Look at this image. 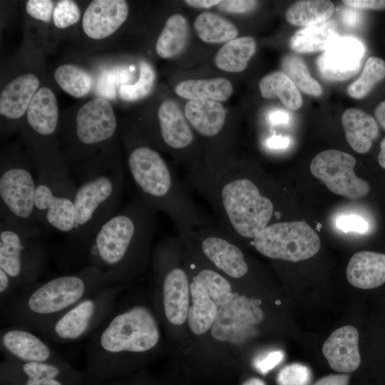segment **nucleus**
Returning a JSON list of instances; mask_svg holds the SVG:
<instances>
[{
	"label": "nucleus",
	"instance_id": "f257e3e1",
	"mask_svg": "<svg viewBox=\"0 0 385 385\" xmlns=\"http://www.w3.org/2000/svg\"><path fill=\"white\" fill-rule=\"evenodd\" d=\"M157 212L138 194L121 205L86 249L87 266L99 270L113 285L140 274L148 261Z\"/></svg>",
	"mask_w": 385,
	"mask_h": 385
},
{
	"label": "nucleus",
	"instance_id": "f03ea898",
	"mask_svg": "<svg viewBox=\"0 0 385 385\" xmlns=\"http://www.w3.org/2000/svg\"><path fill=\"white\" fill-rule=\"evenodd\" d=\"M83 371L88 381H111L120 377L138 356L152 352L160 333L153 311L144 304L115 308L88 339Z\"/></svg>",
	"mask_w": 385,
	"mask_h": 385
},
{
	"label": "nucleus",
	"instance_id": "7ed1b4c3",
	"mask_svg": "<svg viewBox=\"0 0 385 385\" xmlns=\"http://www.w3.org/2000/svg\"><path fill=\"white\" fill-rule=\"evenodd\" d=\"M113 285L98 269L86 266L69 274L37 281L0 302L1 321L41 334L57 318L101 289Z\"/></svg>",
	"mask_w": 385,
	"mask_h": 385
},
{
	"label": "nucleus",
	"instance_id": "20e7f679",
	"mask_svg": "<svg viewBox=\"0 0 385 385\" xmlns=\"http://www.w3.org/2000/svg\"><path fill=\"white\" fill-rule=\"evenodd\" d=\"M233 163L213 178L202 195L232 238L251 242L275 219L282 217L272 198L257 181Z\"/></svg>",
	"mask_w": 385,
	"mask_h": 385
},
{
	"label": "nucleus",
	"instance_id": "39448f33",
	"mask_svg": "<svg viewBox=\"0 0 385 385\" xmlns=\"http://www.w3.org/2000/svg\"><path fill=\"white\" fill-rule=\"evenodd\" d=\"M127 166L137 194L167 215L180 235L210 224L160 153L146 143H131Z\"/></svg>",
	"mask_w": 385,
	"mask_h": 385
},
{
	"label": "nucleus",
	"instance_id": "423d86ee",
	"mask_svg": "<svg viewBox=\"0 0 385 385\" xmlns=\"http://www.w3.org/2000/svg\"><path fill=\"white\" fill-rule=\"evenodd\" d=\"M26 140L36 169V220L70 237L75 228L77 186L68 163L55 138Z\"/></svg>",
	"mask_w": 385,
	"mask_h": 385
},
{
	"label": "nucleus",
	"instance_id": "0eeeda50",
	"mask_svg": "<svg viewBox=\"0 0 385 385\" xmlns=\"http://www.w3.org/2000/svg\"><path fill=\"white\" fill-rule=\"evenodd\" d=\"M125 174L121 164L81 180L75 196V228L71 242L84 253L99 228L121 207Z\"/></svg>",
	"mask_w": 385,
	"mask_h": 385
},
{
	"label": "nucleus",
	"instance_id": "6e6552de",
	"mask_svg": "<svg viewBox=\"0 0 385 385\" xmlns=\"http://www.w3.org/2000/svg\"><path fill=\"white\" fill-rule=\"evenodd\" d=\"M0 301L37 282L47 262L40 241L41 230L32 231L0 218Z\"/></svg>",
	"mask_w": 385,
	"mask_h": 385
},
{
	"label": "nucleus",
	"instance_id": "1a4fd4ad",
	"mask_svg": "<svg viewBox=\"0 0 385 385\" xmlns=\"http://www.w3.org/2000/svg\"><path fill=\"white\" fill-rule=\"evenodd\" d=\"M36 177L29 160L16 150L1 153L0 218L28 230H41L35 217Z\"/></svg>",
	"mask_w": 385,
	"mask_h": 385
},
{
	"label": "nucleus",
	"instance_id": "9d476101",
	"mask_svg": "<svg viewBox=\"0 0 385 385\" xmlns=\"http://www.w3.org/2000/svg\"><path fill=\"white\" fill-rule=\"evenodd\" d=\"M119 292V285H111L81 300L41 335L58 343L89 339L113 314Z\"/></svg>",
	"mask_w": 385,
	"mask_h": 385
},
{
	"label": "nucleus",
	"instance_id": "9b49d317",
	"mask_svg": "<svg viewBox=\"0 0 385 385\" xmlns=\"http://www.w3.org/2000/svg\"><path fill=\"white\" fill-rule=\"evenodd\" d=\"M261 255L274 260L298 262L316 255L317 233L304 221L277 222L267 226L251 242Z\"/></svg>",
	"mask_w": 385,
	"mask_h": 385
},
{
	"label": "nucleus",
	"instance_id": "f8f14e48",
	"mask_svg": "<svg viewBox=\"0 0 385 385\" xmlns=\"http://www.w3.org/2000/svg\"><path fill=\"white\" fill-rule=\"evenodd\" d=\"M1 385H83V371L66 359L48 362H21L4 359L0 364Z\"/></svg>",
	"mask_w": 385,
	"mask_h": 385
},
{
	"label": "nucleus",
	"instance_id": "ddd939ff",
	"mask_svg": "<svg viewBox=\"0 0 385 385\" xmlns=\"http://www.w3.org/2000/svg\"><path fill=\"white\" fill-rule=\"evenodd\" d=\"M355 158L350 154L330 149L317 154L310 164V172L321 180L333 193L351 199L366 196L369 183L354 171Z\"/></svg>",
	"mask_w": 385,
	"mask_h": 385
},
{
	"label": "nucleus",
	"instance_id": "4468645a",
	"mask_svg": "<svg viewBox=\"0 0 385 385\" xmlns=\"http://www.w3.org/2000/svg\"><path fill=\"white\" fill-rule=\"evenodd\" d=\"M263 319L255 300L235 292L231 301L219 307L211 335L220 342L240 344L256 335V327Z\"/></svg>",
	"mask_w": 385,
	"mask_h": 385
},
{
	"label": "nucleus",
	"instance_id": "2eb2a0df",
	"mask_svg": "<svg viewBox=\"0 0 385 385\" xmlns=\"http://www.w3.org/2000/svg\"><path fill=\"white\" fill-rule=\"evenodd\" d=\"M0 350L4 359L21 362H48L65 359L34 332L16 325L1 329Z\"/></svg>",
	"mask_w": 385,
	"mask_h": 385
},
{
	"label": "nucleus",
	"instance_id": "dca6fc26",
	"mask_svg": "<svg viewBox=\"0 0 385 385\" xmlns=\"http://www.w3.org/2000/svg\"><path fill=\"white\" fill-rule=\"evenodd\" d=\"M364 53V45L358 39L339 36L319 56L317 68L329 81H345L358 72Z\"/></svg>",
	"mask_w": 385,
	"mask_h": 385
},
{
	"label": "nucleus",
	"instance_id": "f3484780",
	"mask_svg": "<svg viewBox=\"0 0 385 385\" xmlns=\"http://www.w3.org/2000/svg\"><path fill=\"white\" fill-rule=\"evenodd\" d=\"M129 6L124 0H93L86 7L82 29L93 40L106 38L114 34L125 21Z\"/></svg>",
	"mask_w": 385,
	"mask_h": 385
},
{
	"label": "nucleus",
	"instance_id": "a211bd4d",
	"mask_svg": "<svg viewBox=\"0 0 385 385\" xmlns=\"http://www.w3.org/2000/svg\"><path fill=\"white\" fill-rule=\"evenodd\" d=\"M158 135L169 150L185 151L193 145L195 135L179 105L171 99L161 103L158 111Z\"/></svg>",
	"mask_w": 385,
	"mask_h": 385
},
{
	"label": "nucleus",
	"instance_id": "6ab92c4d",
	"mask_svg": "<svg viewBox=\"0 0 385 385\" xmlns=\"http://www.w3.org/2000/svg\"><path fill=\"white\" fill-rule=\"evenodd\" d=\"M322 352L333 370L341 374L355 371L361 364L357 329L351 325L337 329L323 344Z\"/></svg>",
	"mask_w": 385,
	"mask_h": 385
},
{
	"label": "nucleus",
	"instance_id": "aec40b11",
	"mask_svg": "<svg viewBox=\"0 0 385 385\" xmlns=\"http://www.w3.org/2000/svg\"><path fill=\"white\" fill-rule=\"evenodd\" d=\"M26 135L38 138H55L59 121L58 104L54 92L48 87L39 88L28 108Z\"/></svg>",
	"mask_w": 385,
	"mask_h": 385
},
{
	"label": "nucleus",
	"instance_id": "412c9836",
	"mask_svg": "<svg viewBox=\"0 0 385 385\" xmlns=\"http://www.w3.org/2000/svg\"><path fill=\"white\" fill-rule=\"evenodd\" d=\"M39 86L38 77L30 72L21 73L10 81L1 91V116L9 121L22 118Z\"/></svg>",
	"mask_w": 385,
	"mask_h": 385
},
{
	"label": "nucleus",
	"instance_id": "4be33fe9",
	"mask_svg": "<svg viewBox=\"0 0 385 385\" xmlns=\"http://www.w3.org/2000/svg\"><path fill=\"white\" fill-rule=\"evenodd\" d=\"M184 114L192 129L208 140L220 135L226 122L225 109L215 101L188 100Z\"/></svg>",
	"mask_w": 385,
	"mask_h": 385
},
{
	"label": "nucleus",
	"instance_id": "5701e85b",
	"mask_svg": "<svg viewBox=\"0 0 385 385\" xmlns=\"http://www.w3.org/2000/svg\"><path fill=\"white\" fill-rule=\"evenodd\" d=\"M346 278L354 287L369 289L385 283V254L360 251L351 256L346 267Z\"/></svg>",
	"mask_w": 385,
	"mask_h": 385
},
{
	"label": "nucleus",
	"instance_id": "b1692460",
	"mask_svg": "<svg viewBox=\"0 0 385 385\" xmlns=\"http://www.w3.org/2000/svg\"><path fill=\"white\" fill-rule=\"evenodd\" d=\"M345 137L351 148L359 153H367L379 133L376 120L365 111L349 108L342 116Z\"/></svg>",
	"mask_w": 385,
	"mask_h": 385
},
{
	"label": "nucleus",
	"instance_id": "393cba45",
	"mask_svg": "<svg viewBox=\"0 0 385 385\" xmlns=\"http://www.w3.org/2000/svg\"><path fill=\"white\" fill-rule=\"evenodd\" d=\"M175 93L188 100H211L225 101L232 94L233 87L225 78L188 79L178 83Z\"/></svg>",
	"mask_w": 385,
	"mask_h": 385
},
{
	"label": "nucleus",
	"instance_id": "a878e982",
	"mask_svg": "<svg viewBox=\"0 0 385 385\" xmlns=\"http://www.w3.org/2000/svg\"><path fill=\"white\" fill-rule=\"evenodd\" d=\"M339 37L334 21H324L296 31L290 38L289 46L296 53L326 50Z\"/></svg>",
	"mask_w": 385,
	"mask_h": 385
},
{
	"label": "nucleus",
	"instance_id": "bb28decb",
	"mask_svg": "<svg viewBox=\"0 0 385 385\" xmlns=\"http://www.w3.org/2000/svg\"><path fill=\"white\" fill-rule=\"evenodd\" d=\"M190 296L192 303L188 314V326L192 332L200 335L211 329L219 307L193 279L190 282Z\"/></svg>",
	"mask_w": 385,
	"mask_h": 385
},
{
	"label": "nucleus",
	"instance_id": "cd10ccee",
	"mask_svg": "<svg viewBox=\"0 0 385 385\" xmlns=\"http://www.w3.org/2000/svg\"><path fill=\"white\" fill-rule=\"evenodd\" d=\"M256 42L251 36L237 37L225 43L215 56L216 66L225 71H243L256 51Z\"/></svg>",
	"mask_w": 385,
	"mask_h": 385
},
{
	"label": "nucleus",
	"instance_id": "c85d7f7f",
	"mask_svg": "<svg viewBox=\"0 0 385 385\" xmlns=\"http://www.w3.org/2000/svg\"><path fill=\"white\" fill-rule=\"evenodd\" d=\"M189 35L187 19L180 14L171 15L166 21L156 43L155 51L163 58H172L185 48Z\"/></svg>",
	"mask_w": 385,
	"mask_h": 385
},
{
	"label": "nucleus",
	"instance_id": "c756f323",
	"mask_svg": "<svg viewBox=\"0 0 385 385\" xmlns=\"http://www.w3.org/2000/svg\"><path fill=\"white\" fill-rule=\"evenodd\" d=\"M261 95L267 99L278 98L289 110L295 111L302 106V98L292 80L282 71H272L259 83Z\"/></svg>",
	"mask_w": 385,
	"mask_h": 385
},
{
	"label": "nucleus",
	"instance_id": "7c9ffc66",
	"mask_svg": "<svg viewBox=\"0 0 385 385\" xmlns=\"http://www.w3.org/2000/svg\"><path fill=\"white\" fill-rule=\"evenodd\" d=\"M334 11V4L326 0H304L292 4L285 18L292 25L310 26L327 21Z\"/></svg>",
	"mask_w": 385,
	"mask_h": 385
},
{
	"label": "nucleus",
	"instance_id": "2f4dec72",
	"mask_svg": "<svg viewBox=\"0 0 385 385\" xmlns=\"http://www.w3.org/2000/svg\"><path fill=\"white\" fill-rule=\"evenodd\" d=\"M199 38L206 43H227L238 35V30L231 21L211 12L199 14L194 22Z\"/></svg>",
	"mask_w": 385,
	"mask_h": 385
},
{
	"label": "nucleus",
	"instance_id": "473e14b6",
	"mask_svg": "<svg viewBox=\"0 0 385 385\" xmlns=\"http://www.w3.org/2000/svg\"><path fill=\"white\" fill-rule=\"evenodd\" d=\"M54 78L64 92L76 98L86 96L93 86L91 75L74 64L65 63L58 66L54 71Z\"/></svg>",
	"mask_w": 385,
	"mask_h": 385
},
{
	"label": "nucleus",
	"instance_id": "72a5a7b5",
	"mask_svg": "<svg viewBox=\"0 0 385 385\" xmlns=\"http://www.w3.org/2000/svg\"><path fill=\"white\" fill-rule=\"evenodd\" d=\"M192 279L204 288L218 307L229 302L234 297L235 292H232L230 282L214 268L201 267L192 275Z\"/></svg>",
	"mask_w": 385,
	"mask_h": 385
},
{
	"label": "nucleus",
	"instance_id": "f704fd0d",
	"mask_svg": "<svg viewBox=\"0 0 385 385\" xmlns=\"http://www.w3.org/2000/svg\"><path fill=\"white\" fill-rule=\"evenodd\" d=\"M281 68L296 87L304 93L313 96L322 94L321 85L311 76L307 65L299 56L285 55L281 61Z\"/></svg>",
	"mask_w": 385,
	"mask_h": 385
},
{
	"label": "nucleus",
	"instance_id": "c9c22d12",
	"mask_svg": "<svg viewBox=\"0 0 385 385\" xmlns=\"http://www.w3.org/2000/svg\"><path fill=\"white\" fill-rule=\"evenodd\" d=\"M385 77V61L378 57H369L364 66L360 76L347 88L349 96L363 98L373 87Z\"/></svg>",
	"mask_w": 385,
	"mask_h": 385
},
{
	"label": "nucleus",
	"instance_id": "e433bc0d",
	"mask_svg": "<svg viewBox=\"0 0 385 385\" xmlns=\"http://www.w3.org/2000/svg\"><path fill=\"white\" fill-rule=\"evenodd\" d=\"M139 78L133 84H123L119 88V96L125 101L133 102L146 97L152 91L155 72L151 65L142 61L139 64Z\"/></svg>",
	"mask_w": 385,
	"mask_h": 385
},
{
	"label": "nucleus",
	"instance_id": "4c0bfd02",
	"mask_svg": "<svg viewBox=\"0 0 385 385\" xmlns=\"http://www.w3.org/2000/svg\"><path fill=\"white\" fill-rule=\"evenodd\" d=\"M81 18L78 4L71 0H61L56 4L53 13V23L60 29L76 24Z\"/></svg>",
	"mask_w": 385,
	"mask_h": 385
},
{
	"label": "nucleus",
	"instance_id": "58836bf2",
	"mask_svg": "<svg viewBox=\"0 0 385 385\" xmlns=\"http://www.w3.org/2000/svg\"><path fill=\"white\" fill-rule=\"evenodd\" d=\"M312 379L310 369L302 364L293 363L283 367L277 374L278 385H309Z\"/></svg>",
	"mask_w": 385,
	"mask_h": 385
},
{
	"label": "nucleus",
	"instance_id": "ea45409f",
	"mask_svg": "<svg viewBox=\"0 0 385 385\" xmlns=\"http://www.w3.org/2000/svg\"><path fill=\"white\" fill-rule=\"evenodd\" d=\"M53 1L51 0H29L26 2V11L32 18L44 23L53 19Z\"/></svg>",
	"mask_w": 385,
	"mask_h": 385
},
{
	"label": "nucleus",
	"instance_id": "a19ab883",
	"mask_svg": "<svg viewBox=\"0 0 385 385\" xmlns=\"http://www.w3.org/2000/svg\"><path fill=\"white\" fill-rule=\"evenodd\" d=\"M336 226L340 230L364 234L369 230V222L361 216L356 214L340 215L336 221Z\"/></svg>",
	"mask_w": 385,
	"mask_h": 385
},
{
	"label": "nucleus",
	"instance_id": "79ce46f5",
	"mask_svg": "<svg viewBox=\"0 0 385 385\" xmlns=\"http://www.w3.org/2000/svg\"><path fill=\"white\" fill-rule=\"evenodd\" d=\"M283 351L280 350L272 351L256 359L254 366L261 374H266L277 366L283 360Z\"/></svg>",
	"mask_w": 385,
	"mask_h": 385
},
{
	"label": "nucleus",
	"instance_id": "37998d69",
	"mask_svg": "<svg viewBox=\"0 0 385 385\" xmlns=\"http://www.w3.org/2000/svg\"><path fill=\"white\" fill-rule=\"evenodd\" d=\"M257 4L256 1L250 0H226L221 1L217 5L223 11L232 14H242L253 10Z\"/></svg>",
	"mask_w": 385,
	"mask_h": 385
},
{
	"label": "nucleus",
	"instance_id": "c03bdc74",
	"mask_svg": "<svg viewBox=\"0 0 385 385\" xmlns=\"http://www.w3.org/2000/svg\"><path fill=\"white\" fill-rule=\"evenodd\" d=\"M343 2L353 9L374 10L385 9V0H344Z\"/></svg>",
	"mask_w": 385,
	"mask_h": 385
},
{
	"label": "nucleus",
	"instance_id": "a18cd8bd",
	"mask_svg": "<svg viewBox=\"0 0 385 385\" xmlns=\"http://www.w3.org/2000/svg\"><path fill=\"white\" fill-rule=\"evenodd\" d=\"M349 374H330L322 377L314 385H349Z\"/></svg>",
	"mask_w": 385,
	"mask_h": 385
},
{
	"label": "nucleus",
	"instance_id": "49530a36",
	"mask_svg": "<svg viewBox=\"0 0 385 385\" xmlns=\"http://www.w3.org/2000/svg\"><path fill=\"white\" fill-rule=\"evenodd\" d=\"M289 143L290 140L289 138L276 135L269 137L265 142L266 146L271 150L286 148Z\"/></svg>",
	"mask_w": 385,
	"mask_h": 385
},
{
	"label": "nucleus",
	"instance_id": "de8ad7c7",
	"mask_svg": "<svg viewBox=\"0 0 385 385\" xmlns=\"http://www.w3.org/2000/svg\"><path fill=\"white\" fill-rule=\"evenodd\" d=\"M267 119L272 125H277L287 124L290 118L289 113L284 111L275 110L268 113Z\"/></svg>",
	"mask_w": 385,
	"mask_h": 385
},
{
	"label": "nucleus",
	"instance_id": "09e8293b",
	"mask_svg": "<svg viewBox=\"0 0 385 385\" xmlns=\"http://www.w3.org/2000/svg\"><path fill=\"white\" fill-rule=\"evenodd\" d=\"M342 19L346 26H353L358 23L359 15L357 11L353 9V8H351L350 9L344 11Z\"/></svg>",
	"mask_w": 385,
	"mask_h": 385
},
{
	"label": "nucleus",
	"instance_id": "8fccbe9b",
	"mask_svg": "<svg viewBox=\"0 0 385 385\" xmlns=\"http://www.w3.org/2000/svg\"><path fill=\"white\" fill-rule=\"evenodd\" d=\"M221 1L216 0H187L185 4L191 7L200 9H209L218 5Z\"/></svg>",
	"mask_w": 385,
	"mask_h": 385
},
{
	"label": "nucleus",
	"instance_id": "3c124183",
	"mask_svg": "<svg viewBox=\"0 0 385 385\" xmlns=\"http://www.w3.org/2000/svg\"><path fill=\"white\" fill-rule=\"evenodd\" d=\"M374 115L378 123L385 129V101L378 104L375 109Z\"/></svg>",
	"mask_w": 385,
	"mask_h": 385
},
{
	"label": "nucleus",
	"instance_id": "603ef678",
	"mask_svg": "<svg viewBox=\"0 0 385 385\" xmlns=\"http://www.w3.org/2000/svg\"><path fill=\"white\" fill-rule=\"evenodd\" d=\"M381 150L378 156V162L381 167L385 169V138L381 143L380 145Z\"/></svg>",
	"mask_w": 385,
	"mask_h": 385
},
{
	"label": "nucleus",
	"instance_id": "864d4df0",
	"mask_svg": "<svg viewBox=\"0 0 385 385\" xmlns=\"http://www.w3.org/2000/svg\"><path fill=\"white\" fill-rule=\"evenodd\" d=\"M242 385H266L265 383L259 378H251L243 383Z\"/></svg>",
	"mask_w": 385,
	"mask_h": 385
},
{
	"label": "nucleus",
	"instance_id": "5fc2aeb1",
	"mask_svg": "<svg viewBox=\"0 0 385 385\" xmlns=\"http://www.w3.org/2000/svg\"><path fill=\"white\" fill-rule=\"evenodd\" d=\"M83 385H110L109 381H87Z\"/></svg>",
	"mask_w": 385,
	"mask_h": 385
}]
</instances>
